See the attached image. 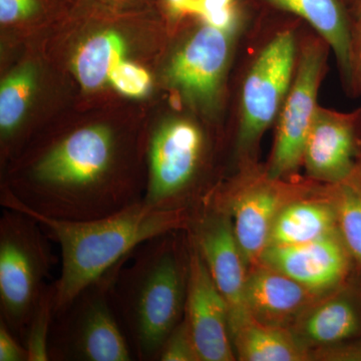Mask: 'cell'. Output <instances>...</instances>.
I'll return each instance as SVG.
<instances>
[{"mask_svg":"<svg viewBox=\"0 0 361 361\" xmlns=\"http://www.w3.org/2000/svg\"><path fill=\"white\" fill-rule=\"evenodd\" d=\"M361 361V334L348 341L320 346L311 353V360Z\"/></svg>","mask_w":361,"mask_h":361,"instance_id":"83f0119b","label":"cell"},{"mask_svg":"<svg viewBox=\"0 0 361 361\" xmlns=\"http://www.w3.org/2000/svg\"><path fill=\"white\" fill-rule=\"evenodd\" d=\"M295 35L284 30L260 51L244 82L238 147L247 152L279 116L297 68Z\"/></svg>","mask_w":361,"mask_h":361,"instance_id":"52a82bcc","label":"cell"},{"mask_svg":"<svg viewBox=\"0 0 361 361\" xmlns=\"http://www.w3.org/2000/svg\"><path fill=\"white\" fill-rule=\"evenodd\" d=\"M37 85V71L25 65L4 78L0 87V130L4 141L13 140L25 118Z\"/></svg>","mask_w":361,"mask_h":361,"instance_id":"7402d4cb","label":"cell"},{"mask_svg":"<svg viewBox=\"0 0 361 361\" xmlns=\"http://www.w3.org/2000/svg\"><path fill=\"white\" fill-rule=\"evenodd\" d=\"M158 360L201 361L186 316L166 338Z\"/></svg>","mask_w":361,"mask_h":361,"instance_id":"484cf974","label":"cell"},{"mask_svg":"<svg viewBox=\"0 0 361 361\" xmlns=\"http://www.w3.org/2000/svg\"><path fill=\"white\" fill-rule=\"evenodd\" d=\"M109 82L118 92L129 97L146 96L152 85V78L148 71L126 59L114 68Z\"/></svg>","mask_w":361,"mask_h":361,"instance_id":"d4e9b609","label":"cell"},{"mask_svg":"<svg viewBox=\"0 0 361 361\" xmlns=\"http://www.w3.org/2000/svg\"><path fill=\"white\" fill-rule=\"evenodd\" d=\"M350 16L353 20V27L361 26V0H355L350 7Z\"/></svg>","mask_w":361,"mask_h":361,"instance_id":"4dcf8cb0","label":"cell"},{"mask_svg":"<svg viewBox=\"0 0 361 361\" xmlns=\"http://www.w3.org/2000/svg\"><path fill=\"white\" fill-rule=\"evenodd\" d=\"M187 231L205 261L229 310L230 327L250 313L246 308L247 263L227 213L206 203L194 212Z\"/></svg>","mask_w":361,"mask_h":361,"instance_id":"30bf717a","label":"cell"},{"mask_svg":"<svg viewBox=\"0 0 361 361\" xmlns=\"http://www.w3.org/2000/svg\"><path fill=\"white\" fill-rule=\"evenodd\" d=\"M342 1H343L344 4H346V6L351 7V6H353V2H355V0H342Z\"/></svg>","mask_w":361,"mask_h":361,"instance_id":"1f68e13d","label":"cell"},{"mask_svg":"<svg viewBox=\"0 0 361 361\" xmlns=\"http://www.w3.org/2000/svg\"><path fill=\"white\" fill-rule=\"evenodd\" d=\"M118 142L96 123L47 145L4 192L28 210L66 221L106 217L142 202L147 184L118 174Z\"/></svg>","mask_w":361,"mask_h":361,"instance_id":"6da1fadb","label":"cell"},{"mask_svg":"<svg viewBox=\"0 0 361 361\" xmlns=\"http://www.w3.org/2000/svg\"><path fill=\"white\" fill-rule=\"evenodd\" d=\"M342 292L314 304L300 317V336L305 342L326 346L361 334V292Z\"/></svg>","mask_w":361,"mask_h":361,"instance_id":"ac0fdd59","label":"cell"},{"mask_svg":"<svg viewBox=\"0 0 361 361\" xmlns=\"http://www.w3.org/2000/svg\"><path fill=\"white\" fill-rule=\"evenodd\" d=\"M348 89L355 94H361V26L353 27L351 73Z\"/></svg>","mask_w":361,"mask_h":361,"instance_id":"f546056e","label":"cell"},{"mask_svg":"<svg viewBox=\"0 0 361 361\" xmlns=\"http://www.w3.org/2000/svg\"><path fill=\"white\" fill-rule=\"evenodd\" d=\"M54 316V285L51 283L47 284L40 296L26 327L23 343L27 349L30 361L49 360V336Z\"/></svg>","mask_w":361,"mask_h":361,"instance_id":"603a6c76","label":"cell"},{"mask_svg":"<svg viewBox=\"0 0 361 361\" xmlns=\"http://www.w3.org/2000/svg\"><path fill=\"white\" fill-rule=\"evenodd\" d=\"M278 11L303 18L322 35L331 47L341 68L342 77L349 85L353 47V20L342 0H263Z\"/></svg>","mask_w":361,"mask_h":361,"instance_id":"2e32d148","label":"cell"},{"mask_svg":"<svg viewBox=\"0 0 361 361\" xmlns=\"http://www.w3.org/2000/svg\"><path fill=\"white\" fill-rule=\"evenodd\" d=\"M299 188L282 180L266 177L224 194H217L210 204L229 215L235 237L247 265L259 264L269 244L278 214L291 201L300 198Z\"/></svg>","mask_w":361,"mask_h":361,"instance_id":"9c48e42d","label":"cell"},{"mask_svg":"<svg viewBox=\"0 0 361 361\" xmlns=\"http://www.w3.org/2000/svg\"><path fill=\"white\" fill-rule=\"evenodd\" d=\"M361 151V108L350 111L318 106L303 161L311 178L336 184L349 174Z\"/></svg>","mask_w":361,"mask_h":361,"instance_id":"4fadbf2b","label":"cell"},{"mask_svg":"<svg viewBox=\"0 0 361 361\" xmlns=\"http://www.w3.org/2000/svg\"><path fill=\"white\" fill-rule=\"evenodd\" d=\"M237 360L243 361L311 360L307 345L286 327L259 322L250 314L231 329Z\"/></svg>","mask_w":361,"mask_h":361,"instance_id":"e0dca14e","label":"cell"},{"mask_svg":"<svg viewBox=\"0 0 361 361\" xmlns=\"http://www.w3.org/2000/svg\"><path fill=\"white\" fill-rule=\"evenodd\" d=\"M260 263L319 294L345 282L355 264L339 230L306 243L268 247Z\"/></svg>","mask_w":361,"mask_h":361,"instance_id":"5bb4252c","label":"cell"},{"mask_svg":"<svg viewBox=\"0 0 361 361\" xmlns=\"http://www.w3.org/2000/svg\"><path fill=\"white\" fill-rule=\"evenodd\" d=\"M329 189L339 232L361 268V151L353 170L341 182L329 185Z\"/></svg>","mask_w":361,"mask_h":361,"instance_id":"44dd1931","label":"cell"},{"mask_svg":"<svg viewBox=\"0 0 361 361\" xmlns=\"http://www.w3.org/2000/svg\"><path fill=\"white\" fill-rule=\"evenodd\" d=\"M44 7V0H0V21L2 25H11L32 20Z\"/></svg>","mask_w":361,"mask_h":361,"instance_id":"4316f807","label":"cell"},{"mask_svg":"<svg viewBox=\"0 0 361 361\" xmlns=\"http://www.w3.org/2000/svg\"><path fill=\"white\" fill-rule=\"evenodd\" d=\"M0 204L32 216L49 240L59 246L61 272L54 282L56 314L144 242L161 233L187 230L194 214L189 210H158L142 201L106 217L66 221L28 210L6 192Z\"/></svg>","mask_w":361,"mask_h":361,"instance_id":"7a4b0ae2","label":"cell"},{"mask_svg":"<svg viewBox=\"0 0 361 361\" xmlns=\"http://www.w3.org/2000/svg\"><path fill=\"white\" fill-rule=\"evenodd\" d=\"M172 230L144 242L121 266L114 284L116 313L135 357L159 360L161 346L186 310L190 239ZM134 253V252H133Z\"/></svg>","mask_w":361,"mask_h":361,"instance_id":"3957f363","label":"cell"},{"mask_svg":"<svg viewBox=\"0 0 361 361\" xmlns=\"http://www.w3.org/2000/svg\"><path fill=\"white\" fill-rule=\"evenodd\" d=\"M201 130L187 120L161 125L147 145V187L142 201L158 210H198L196 180L203 161Z\"/></svg>","mask_w":361,"mask_h":361,"instance_id":"8992f818","label":"cell"},{"mask_svg":"<svg viewBox=\"0 0 361 361\" xmlns=\"http://www.w3.org/2000/svg\"><path fill=\"white\" fill-rule=\"evenodd\" d=\"M126 42L113 30L90 37L80 45L73 61L78 82L85 90H96L110 80L111 71L125 59Z\"/></svg>","mask_w":361,"mask_h":361,"instance_id":"ffe728a7","label":"cell"},{"mask_svg":"<svg viewBox=\"0 0 361 361\" xmlns=\"http://www.w3.org/2000/svg\"><path fill=\"white\" fill-rule=\"evenodd\" d=\"M234 32L205 23L176 54L167 71L169 82L188 101L203 108L217 101Z\"/></svg>","mask_w":361,"mask_h":361,"instance_id":"8fae6325","label":"cell"},{"mask_svg":"<svg viewBox=\"0 0 361 361\" xmlns=\"http://www.w3.org/2000/svg\"><path fill=\"white\" fill-rule=\"evenodd\" d=\"M32 216L4 207L0 218V319L21 342L58 258Z\"/></svg>","mask_w":361,"mask_h":361,"instance_id":"277c9868","label":"cell"},{"mask_svg":"<svg viewBox=\"0 0 361 361\" xmlns=\"http://www.w3.org/2000/svg\"><path fill=\"white\" fill-rule=\"evenodd\" d=\"M190 271L186 316L201 361L237 360L229 310L189 233Z\"/></svg>","mask_w":361,"mask_h":361,"instance_id":"7c38bea8","label":"cell"},{"mask_svg":"<svg viewBox=\"0 0 361 361\" xmlns=\"http://www.w3.org/2000/svg\"><path fill=\"white\" fill-rule=\"evenodd\" d=\"M319 295L264 263L249 270L246 308L252 317L264 324L288 329L314 305Z\"/></svg>","mask_w":361,"mask_h":361,"instance_id":"9a60e30c","label":"cell"},{"mask_svg":"<svg viewBox=\"0 0 361 361\" xmlns=\"http://www.w3.org/2000/svg\"><path fill=\"white\" fill-rule=\"evenodd\" d=\"M338 230L336 210L329 198H297L278 214L268 247L306 243Z\"/></svg>","mask_w":361,"mask_h":361,"instance_id":"d6986e66","label":"cell"},{"mask_svg":"<svg viewBox=\"0 0 361 361\" xmlns=\"http://www.w3.org/2000/svg\"><path fill=\"white\" fill-rule=\"evenodd\" d=\"M0 361H30L27 349L0 319Z\"/></svg>","mask_w":361,"mask_h":361,"instance_id":"f1b7e54d","label":"cell"},{"mask_svg":"<svg viewBox=\"0 0 361 361\" xmlns=\"http://www.w3.org/2000/svg\"><path fill=\"white\" fill-rule=\"evenodd\" d=\"M127 258L80 291L56 313L49 336V360H135L113 300L114 284Z\"/></svg>","mask_w":361,"mask_h":361,"instance_id":"5b68a950","label":"cell"},{"mask_svg":"<svg viewBox=\"0 0 361 361\" xmlns=\"http://www.w3.org/2000/svg\"><path fill=\"white\" fill-rule=\"evenodd\" d=\"M326 51L320 42H308L297 63L293 82L279 114L267 176L283 180L303 161L316 110Z\"/></svg>","mask_w":361,"mask_h":361,"instance_id":"ba28073f","label":"cell"},{"mask_svg":"<svg viewBox=\"0 0 361 361\" xmlns=\"http://www.w3.org/2000/svg\"><path fill=\"white\" fill-rule=\"evenodd\" d=\"M175 16L196 14L206 23L220 28H228L238 18L235 0H164Z\"/></svg>","mask_w":361,"mask_h":361,"instance_id":"cb8c5ba5","label":"cell"}]
</instances>
